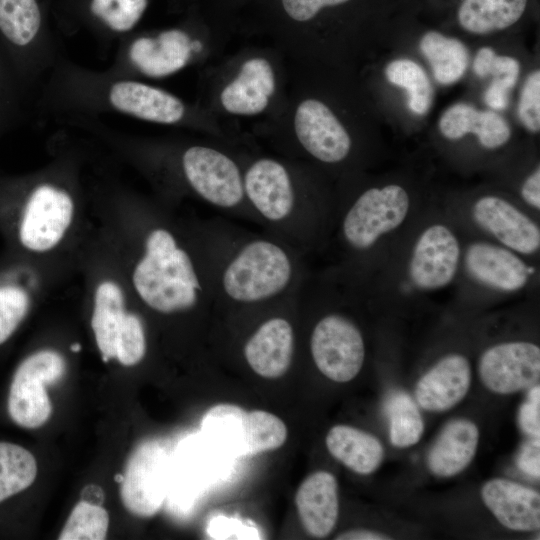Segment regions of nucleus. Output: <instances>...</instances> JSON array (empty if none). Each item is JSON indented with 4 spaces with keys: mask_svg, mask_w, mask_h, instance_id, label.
<instances>
[{
    "mask_svg": "<svg viewBox=\"0 0 540 540\" xmlns=\"http://www.w3.org/2000/svg\"><path fill=\"white\" fill-rule=\"evenodd\" d=\"M91 216L148 316L181 320L216 309L200 219L181 218L106 171L88 175Z\"/></svg>",
    "mask_w": 540,
    "mask_h": 540,
    "instance_id": "nucleus-1",
    "label": "nucleus"
},
{
    "mask_svg": "<svg viewBox=\"0 0 540 540\" xmlns=\"http://www.w3.org/2000/svg\"><path fill=\"white\" fill-rule=\"evenodd\" d=\"M48 150L47 163L8 187L14 198L10 230L21 258L74 274L92 225L88 155L59 136Z\"/></svg>",
    "mask_w": 540,
    "mask_h": 540,
    "instance_id": "nucleus-2",
    "label": "nucleus"
},
{
    "mask_svg": "<svg viewBox=\"0 0 540 540\" xmlns=\"http://www.w3.org/2000/svg\"><path fill=\"white\" fill-rule=\"evenodd\" d=\"M211 257L216 309L235 313L296 293L306 279L302 253L265 231L202 220Z\"/></svg>",
    "mask_w": 540,
    "mask_h": 540,
    "instance_id": "nucleus-3",
    "label": "nucleus"
},
{
    "mask_svg": "<svg viewBox=\"0 0 540 540\" xmlns=\"http://www.w3.org/2000/svg\"><path fill=\"white\" fill-rule=\"evenodd\" d=\"M111 154L137 169L159 190V201L173 208L184 195H192L224 213L254 222L243 187L239 165L225 153L202 145L179 150L114 132L108 142Z\"/></svg>",
    "mask_w": 540,
    "mask_h": 540,
    "instance_id": "nucleus-4",
    "label": "nucleus"
},
{
    "mask_svg": "<svg viewBox=\"0 0 540 540\" xmlns=\"http://www.w3.org/2000/svg\"><path fill=\"white\" fill-rule=\"evenodd\" d=\"M38 106L60 123L110 113L171 125L187 114L183 101L166 90L107 69L93 70L64 56L42 81Z\"/></svg>",
    "mask_w": 540,
    "mask_h": 540,
    "instance_id": "nucleus-5",
    "label": "nucleus"
},
{
    "mask_svg": "<svg viewBox=\"0 0 540 540\" xmlns=\"http://www.w3.org/2000/svg\"><path fill=\"white\" fill-rule=\"evenodd\" d=\"M243 187L257 224L302 254L312 245L319 212L296 187L289 169L272 158H259L246 168Z\"/></svg>",
    "mask_w": 540,
    "mask_h": 540,
    "instance_id": "nucleus-6",
    "label": "nucleus"
},
{
    "mask_svg": "<svg viewBox=\"0 0 540 540\" xmlns=\"http://www.w3.org/2000/svg\"><path fill=\"white\" fill-rule=\"evenodd\" d=\"M201 429L207 440L227 454L253 456L279 448L286 434L284 422L276 415L247 412L233 404H218L204 415Z\"/></svg>",
    "mask_w": 540,
    "mask_h": 540,
    "instance_id": "nucleus-7",
    "label": "nucleus"
},
{
    "mask_svg": "<svg viewBox=\"0 0 540 540\" xmlns=\"http://www.w3.org/2000/svg\"><path fill=\"white\" fill-rule=\"evenodd\" d=\"M202 44L178 28L155 35H132L116 45L110 72L137 78H162L183 69Z\"/></svg>",
    "mask_w": 540,
    "mask_h": 540,
    "instance_id": "nucleus-8",
    "label": "nucleus"
},
{
    "mask_svg": "<svg viewBox=\"0 0 540 540\" xmlns=\"http://www.w3.org/2000/svg\"><path fill=\"white\" fill-rule=\"evenodd\" d=\"M298 292L260 306V322L246 337L242 353L247 365L259 376L276 379L291 367L296 352V330L290 313Z\"/></svg>",
    "mask_w": 540,
    "mask_h": 540,
    "instance_id": "nucleus-9",
    "label": "nucleus"
},
{
    "mask_svg": "<svg viewBox=\"0 0 540 540\" xmlns=\"http://www.w3.org/2000/svg\"><path fill=\"white\" fill-rule=\"evenodd\" d=\"M67 368L65 355L52 347L40 348L21 361L8 396V412L17 425L34 429L49 419L52 406L45 387L61 380Z\"/></svg>",
    "mask_w": 540,
    "mask_h": 540,
    "instance_id": "nucleus-10",
    "label": "nucleus"
},
{
    "mask_svg": "<svg viewBox=\"0 0 540 540\" xmlns=\"http://www.w3.org/2000/svg\"><path fill=\"white\" fill-rule=\"evenodd\" d=\"M409 196L399 185L370 188L361 193L343 212L340 234L344 244L355 252H365L407 217Z\"/></svg>",
    "mask_w": 540,
    "mask_h": 540,
    "instance_id": "nucleus-11",
    "label": "nucleus"
},
{
    "mask_svg": "<svg viewBox=\"0 0 540 540\" xmlns=\"http://www.w3.org/2000/svg\"><path fill=\"white\" fill-rule=\"evenodd\" d=\"M71 272L19 258L0 272V345L5 343L42 298L70 278Z\"/></svg>",
    "mask_w": 540,
    "mask_h": 540,
    "instance_id": "nucleus-12",
    "label": "nucleus"
},
{
    "mask_svg": "<svg viewBox=\"0 0 540 540\" xmlns=\"http://www.w3.org/2000/svg\"><path fill=\"white\" fill-rule=\"evenodd\" d=\"M309 350L317 369L339 383L354 379L365 360L360 329L339 312H328L316 321L309 335Z\"/></svg>",
    "mask_w": 540,
    "mask_h": 540,
    "instance_id": "nucleus-13",
    "label": "nucleus"
},
{
    "mask_svg": "<svg viewBox=\"0 0 540 540\" xmlns=\"http://www.w3.org/2000/svg\"><path fill=\"white\" fill-rule=\"evenodd\" d=\"M169 455L158 441L141 443L130 456L121 483L126 509L138 517H151L166 497Z\"/></svg>",
    "mask_w": 540,
    "mask_h": 540,
    "instance_id": "nucleus-14",
    "label": "nucleus"
},
{
    "mask_svg": "<svg viewBox=\"0 0 540 540\" xmlns=\"http://www.w3.org/2000/svg\"><path fill=\"white\" fill-rule=\"evenodd\" d=\"M484 386L496 394H512L534 386L540 378V348L514 341L486 349L478 363Z\"/></svg>",
    "mask_w": 540,
    "mask_h": 540,
    "instance_id": "nucleus-15",
    "label": "nucleus"
},
{
    "mask_svg": "<svg viewBox=\"0 0 540 540\" xmlns=\"http://www.w3.org/2000/svg\"><path fill=\"white\" fill-rule=\"evenodd\" d=\"M460 260V244L443 224L427 227L418 237L410 257L408 273L420 290L430 291L448 285L455 277Z\"/></svg>",
    "mask_w": 540,
    "mask_h": 540,
    "instance_id": "nucleus-16",
    "label": "nucleus"
},
{
    "mask_svg": "<svg viewBox=\"0 0 540 540\" xmlns=\"http://www.w3.org/2000/svg\"><path fill=\"white\" fill-rule=\"evenodd\" d=\"M294 128L302 148L327 164L343 161L350 153L351 138L332 111L322 102L307 99L298 106Z\"/></svg>",
    "mask_w": 540,
    "mask_h": 540,
    "instance_id": "nucleus-17",
    "label": "nucleus"
},
{
    "mask_svg": "<svg viewBox=\"0 0 540 540\" xmlns=\"http://www.w3.org/2000/svg\"><path fill=\"white\" fill-rule=\"evenodd\" d=\"M474 221L506 248L533 254L540 248L539 226L513 204L497 196H484L472 208Z\"/></svg>",
    "mask_w": 540,
    "mask_h": 540,
    "instance_id": "nucleus-18",
    "label": "nucleus"
},
{
    "mask_svg": "<svg viewBox=\"0 0 540 540\" xmlns=\"http://www.w3.org/2000/svg\"><path fill=\"white\" fill-rule=\"evenodd\" d=\"M465 267L480 284L503 292L522 289L530 276L529 267L512 250L487 242L469 245Z\"/></svg>",
    "mask_w": 540,
    "mask_h": 540,
    "instance_id": "nucleus-19",
    "label": "nucleus"
},
{
    "mask_svg": "<svg viewBox=\"0 0 540 540\" xmlns=\"http://www.w3.org/2000/svg\"><path fill=\"white\" fill-rule=\"evenodd\" d=\"M471 366L461 354L440 359L417 382L415 398L427 411L443 412L458 404L471 385Z\"/></svg>",
    "mask_w": 540,
    "mask_h": 540,
    "instance_id": "nucleus-20",
    "label": "nucleus"
},
{
    "mask_svg": "<svg viewBox=\"0 0 540 540\" xmlns=\"http://www.w3.org/2000/svg\"><path fill=\"white\" fill-rule=\"evenodd\" d=\"M481 498L504 527L515 531L539 529L538 491L509 479L493 478L483 485Z\"/></svg>",
    "mask_w": 540,
    "mask_h": 540,
    "instance_id": "nucleus-21",
    "label": "nucleus"
},
{
    "mask_svg": "<svg viewBox=\"0 0 540 540\" xmlns=\"http://www.w3.org/2000/svg\"><path fill=\"white\" fill-rule=\"evenodd\" d=\"M295 503L307 533L318 538L328 536L336 525L339 511L336 478L327 471L309 475L299 486Z\"/></svg>",
    "mask_w": 540,
    "mask_h": 540,
    "instance_id": "nucleus-22",
    "label": "nucleus"
},
{
    "mask_svg": "<svg viewBox=\"0 0 540 540\" xmlns=\"http://www.w3.org/2000/svg\"><path fill=\"white\" fill-rule=\"evenodd\" d=\"M479 443V430L468 419L450 421L432 445L427 464L437 477L448 478L461 473L471 463Z\"/></svg>",
    "mask_w": 540,
    "mask_h": 540,
    "instance_id": "nucleus-23",
    "label": "nucleus"
},
{
    "mask_svg": "<svg viewBox=\"0 0 540 540\" xmlns=\"http://www.w3.org/2000/svg\"><path fill=\"white\" fill-rule=\"evenodd\" d=\"M275 90V77L267 60L246 61L237 77L221 93L223 107L233 114L253 115L262 112Z\"/></svg>",
    "mask_w": 540,
    "mask_h": 540,
    "instance_id": "nucleus-24",
    "label": "nucleus"
},
{
    "mask_svg": "<svg viewBox=\"0 0 540 540\" xmlns=\"http://www.w3.org/2000/svg\"><path fill=\"white\" fill-rule=\"evenodd\" d=\"M439 129L450 140L473 133L488 149L504 145L511 136L508 123L500 115L492 111H477L466 103L450 106L439 120Z\"/></svg>",
    "mask_w": 540,
    "mask_h": 540,
    "instance_id": "nucleus-25",
    "label": "nucleus"
},
{
    "mask_svg": "<svg viewBox=\"0 0 540 540\" xmlns=\"http://www.w3.org/2000/svg\"><path fill=\"white\" fill-rule=\"evenodd\" d=\"M148 0H88L90 29L103 48L117 45L140 22Z\"/></svg>",
    "mask_w": 540,
    "mask_h": 540,
    "instance_id": "nucleus-26",
    "label": "nucleus"
},
{
    "mask_svg": "<svg viewBox=\"0 0 540 540\" xmlns=\"http://www.w3.org/2000/svg\"><path fill=\"white\" fill-rule=\"evenodd\" d=\"M326 446L334 458L361 475L376 471L384 459L383 445L375 436L348 425L332 427Z\"/></svg>",
    "mask_w": 540,
    "mask_h": 540,
    "instance_id": "nucleus-27",
    "label": "nucleus"
},
{
    "mask_svg": "<svg viewBox=\"0 0 540 540\" xmlns=\"http://www.w3.org/2000/svg\"><path fill=\"white\" fill-rule=\"evenodd\" d=\"M527 0H463L458 10L461 27L471 33L487 34L517 22Z\"/></svg>",
    "mask_w": 540,
    "mask_h": 540,
    "instance_id": "nucleus-28",
    "label": "nucleus"
},
{
    "mask_svg": "<svg viewBox=\"0 0 540 540\" xmlns=\"http://www.w3.org/2000/svg\"><path fill=\"white\" fill-rule=\"evenodd\" d=\"M419 47L430 63L438 83L450 85L464 75L469 55L465 45L459 40L430 31L422 36Z\"/></svg>",
    "mask_w": 540,
    "mask_h": 540,
    "instance_id": "nucleus-29",
    "label": "nucleus"
},
{
    "mask_svg": "<svg viewBox=\"0 0 540 540\" xmlns=\"http://www.w3.org/2000/svg\"><path fill=\"white\" fill-rule=\"evenodd\" d=\"M389 419V438L393 446L410 447L419 442L424 432V422L414 400L405 392L389 396L385 404Z\"/></svg>",
    "mask_w": 540,
    "mask_h": 540,
    "instance_id": "nucleus-30",
    "label": "nucleus"
},
{
    "mask_svg": "<svg viewBox=\"0 0 540 540\" xmlns=\"http://www.w3.org/2000/svg\"><path fill=\"white\" fill-rule=\"evenodd\" d=\"M36 475L37 463L28 450L0 442V502L27 489Z\"/></svg>",
    "mask_w": 540,
    "mask_h": 540,
    "instance_id": "nucleus-31",
    "label": "nucleus"
},
{
    "mask_svg": "<svg viewBox=\"0 0 540 540\" xmlns=\"http://www.w3.org/2000/svg\"><path fill=\"white\" fill-rule=\"evenodd\" d=\"M385 75L390 83L406 89L411 111L425 114L430 109L433 89L420 65L409 59H396L386 66Z\"/></svg>",
    "mask_w": 540,
    "mask_h": 540,
    "instance_id": "nucleus-32",
    "label": "nucleus"
},
{
    "mask_svg": "<svg viewBox=\"0 0 540 540\" xmlns=\"http://www.w3.org/2000/svg\"><path fill=\"white\" fill-rule=\"evenodd\" d=\"M109 526L108 512L101 506L81 500L72 510L60 540H103Z\"/></svg>",
    "mask_w": 540,
    "mask_h": 540,
    "instance_id": "nucleus-33",
    "label": "nucleus"
},
{
    "mask_svg": "<svg viewBox=\"0 0 540 540\" xmlns=\"http://www.w3.org/2000/svg\"><path fill=\"white\" fill-rule=\"evenodd\" d=\"M473 71L479 77L493 76L494 83L511 90L519 76V62L509 56H499L489 47L481 48L473 61Z\"/></svg>",
    "mask_w": 540,
    "mask_h": 540,
    "instance_id": "nucleus-34",
    "label": "nucleus"
},
{
    "mask_svg": "<svg viewBox=\"0 0 540 540\" xmlns=\"http://www.w3.org/2000/svg\"><path fill=\"white\" fill-rule=\"evenodd\" d=\"M518 116L522 124L531 132L540 129V72H532L525 80L519 105Z\"/></svg>",
    "mask_w": 540,
    "mask_h": 540,
    "instance_id": "nucleus-35",
    "label": "nucleus"
},
{
    "mask_svg": "<svg viewBox=\"0 0 540 540\" xmlns=\"http://www.w3.org/2000/svg\"><path fill=\"white\" fill-rule=\"evenodd\" d=\"M519 426L530 437L540 436V386L531 387L519 409Z\"/></svg>",
    "mask_w": 540,
    "mask_h": 540,
    "instance_id": "nucleus-36",
    "label": "nucleus"
},
{
    "mask_svg": "<svg viewBox=\"0 0 540 540\" xmlns=\"http://www.w3.org/2000/svg\"><path fill=\"white\" fill-rule=\"evenodd\" d=\"M349 0H282L286 14L295 21L305 22L324 7L336 6Z\"/></svg>",
    "mask_w": 540,
    "mask_h": 540,
    "instance_id": "nucleus-37",
    "label": "nucleus"
},
{
    "mask_svg": "<svg viewBox=\"0 0 540 540\" xmlns=\"http://www.w3.org/2000/svg\"><path fill=\"white\" fill-rule=\"evenodd\" d=\"M517 466L521 471L533 478L540 476V441L539 438L531 437L526 441L517 456Z\"/></svg>",
    "mask_w": 540,
    "mask_h": 540,
    "instance_id": "nucleus-38",
    "label": "nucleus"
},
{
    "mask_svg": "<svg viewBox=\"0 0 540 540\" xmlns=\"http://www.w3.org/2000/svg\"><path fill=\"white\" fill-rule=\"evenodd\" d=\"M523 200L535 209L540 208V169L539 167L524 181L521 188Z\"/></svg>",
    "mask_w": 540,
    "mask_h": 540,
    "instance_id": "nucleus-39",
    "label": "nucleus"
},
{
    "mask_svg": "<svg viewBox=\"0 0 540 540\" xmlns=\"http://www.w3.org/2000/svg\"><path fill=\"white\" fill-rule=\"evenodd\" d=\"M510 90L491 82L484 94L485 103L494 110H503L509 102Z\"/></svg>",
    "mask_w": 540,
    "mask_h": 540,
    "instance_id": "nucleus-40",
    "label": "nucleus"
},
{
    "mask_svg": "<svg viewBox=\"0 0 540 540\" xmlns=\"http://www.w3.org/2000/svg\"><path fill=\"white\" fill-rule=\"evenodd\" d=\"M336 539L342 540H386L391 537L370 530H351L340 534Z\"/></svg>",
    "mask_w": 540,
    "mask_h": 540,
    "instance_id": "nucleus-41",
    "label": "nucleus"
},
{
    "mask_svg": "<svg viewBox=\"0 0 540 540\" xmlns=\"http://www.w3.org/2000/svg\"><path fill=\"white\" fill-rule=\"evenodd\" d=\"M82 500L95 505H101L104 501V493L101 487L89 484L81 492Z\"/></svg>",
    "mask_w": 540,
    "mask_h": 540,
    "instance_id": "nucleus-42",
    "label": "nucleus"
},
{
    "mask_svg": "<svg viewBox=\"0 0 540 540\" xmlns=\"http://www.w3.org/2000/svg\"><path fill=\"white\" fill-rule=\"evenodd\" d=\"M123 478H124L123 474H117V475L115 476V481H116L117 483H120V484H121L122 481H123Z\"/></svg>",
    "mask_w": 540,
    "mask_h": 540,
    "instance_id": "nucleus-43",
    "label": "nucleus"
}]
</instances>
